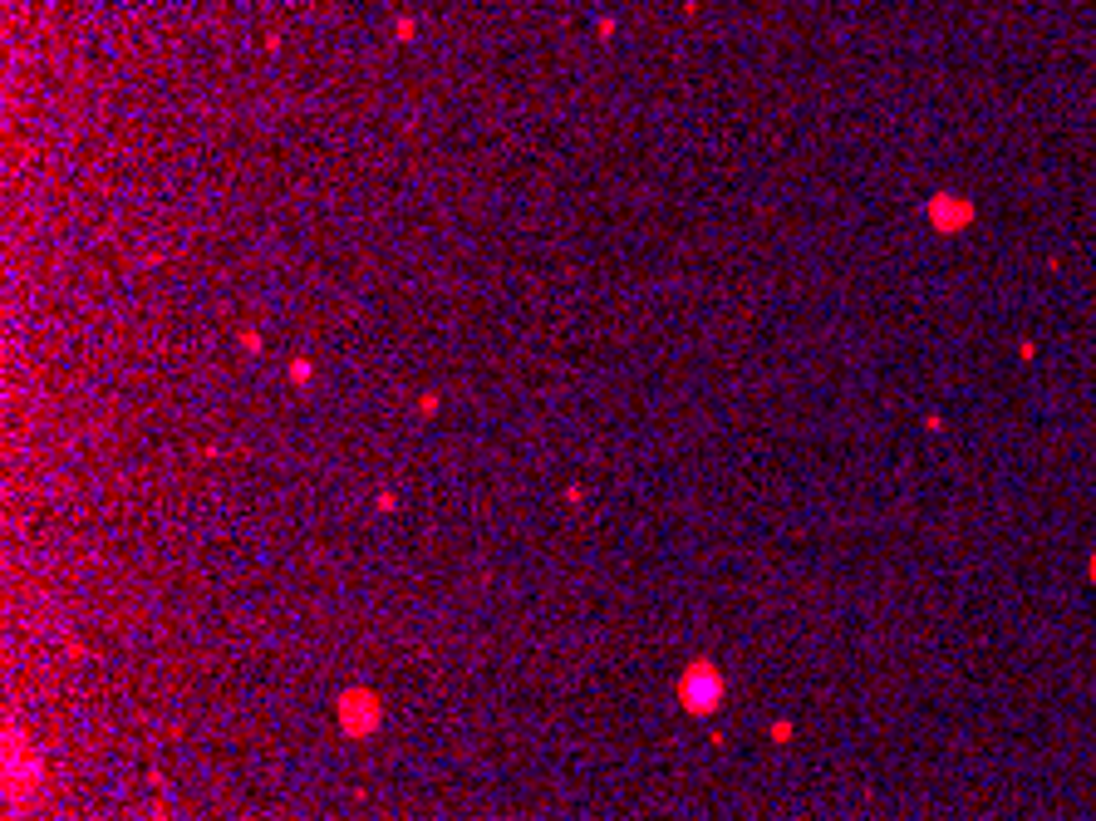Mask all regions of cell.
I'll list each match as a JSON object with an SVG mask.
<instances>
[{
  "label": "cell",
  "instance_id": "1",
  "mask_svg": "<svg viewBox=\"0 0 1096 821\" xmlns=\"http://www.w3.org/2000/svg\"><path fill=\"white\" fill-rule=\"evenodd\" d=\"M1092 581H1096V556H1092Z\"/></svg>",
  "mask_w": 1096,
  "mask_h": 821
}]
</instances>
